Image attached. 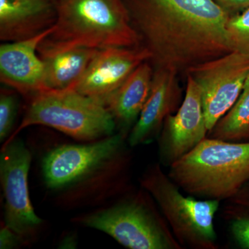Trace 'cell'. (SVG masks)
<instances>
[{
	"mask_svg": "<svg viewBox=\"0 0 249 249\" xmlns=\"http://www.w3.org/2000/svg\"><path fill=\"white\" fill-rule=\"evenodd\" d=\"M19 93L5 86L0 91V141L5 142L12 135L19 108Z\"/></svg>",
	"mask_w": 249,
	"mask_h": 249,
	"instance_id": "obj_20",
	"label": "cell"
},
{
	"mask_svg": "<svg viewBox=\"0 0 249 249\" xmlns=\"http://www.w3.org/2000/svg\"><path fill=\"white\" fill-rule=\"evenodd\" d=\"M154 71L150 61L139 65L106 106L115 121L116 132L127 139L150 95Z\"/></svg>",
	"mask_w": 249,
	"mask_h": 249,
	"instance_id": "obj_15",
	"label": "cell"
},
{
	"mask_svg": "<svg viewBox=\"0 0 249 249\" xmlns=\"http://www.w3.org/2000/svg\"><path fill=\"white\" fill-rule=\"evenodd\" d=\"M168 175L196 199L227 201L249 181V142L206 137L170 165Z\"/></svg>",
	"mask_w": 249,
	"mask_h": 249,
	"instance_id": "obj_4",
	"label": "cell"
},
{
	"mask_svg": "<svg viewBox=\"0 0 249 249\" xmlns=\"http://www.w3.org/2000/svg\"><path fill=\"white\" fill-rule=\"evenodd\" d=\"M31 152L21 139L4 142L0 153V181L4 196V223L26 244L37 235L44 222L29 197L28 175Z\"/></svg>",
	"mask_w": 249,
	"mask_h": 249,
	"instance_id": "obj_8",
	"label": "cell"
},
{
	"mask_svg": "<svg viewBox=\"0 0 249 249\" xmlns=\"http://www.w3.org/2000/svg\"><path fill=\"white\" fill-rule=\"evenodd\" d=\"M154 68L185 73L232 52L229 15L214 0H124Z\"/></svg>",
	"mask_w": 249,
	"mask_h": 249,
	"instance_id": "obj_1",
	"label": "cell"
},
{
	"mask_svg": "<svg viewBox=\"0 0 249 249\" xmlns=\"http://www.w3.org/2000/svg\"><path fill=\"white\" fill-rule=\"evenodd\" d=\"M101 49L73 47L38 53L44 62L47 89H73Z\"/></svg>",
	"mask_w": 249,
	"mask_h": 249,
	"instance_id": "obj_16",
	"label": "cell"
},
{
	"mask_svg": "<svg viewBox=\"0 0 249 249\" xmlns=\"http://www.w3.org/2000/svg\"><path fill=\"white\" fill-rule=\"evenodd\" d=\"M52 28L39 35L0 46V81L26 100L47 89L44 62L37 49Z\"/></svg>",
	"mask_w": 249,
	"mask_h": 249,
	"instance_id": "obj_12",
	"label": "cell"
},
{
	"mask_svg": "<svg viewBox=\"0 0 249 249\" xmlns=\"http://www.w3.org/2000/svg\"><path fill=\"white\" fill-rule=\"evenodd\" d=\"M227 201L223 217L231 222V231L237 244L249 249V186L245 185Z\"/></svg>",
	"mask_w": 249,
	"mask_h": 249,
	"instance_id": "obj_18",
	"label": "cell"
},
{
	"mask_svg": "<svg viewBox=\"0 0 249 249\" xmlns=\"http://www.w3.org/2000/svg\"><path fill=\"white\" fill-rule=\"evenodd\" d=\"M186 91L181 106L166 118L159 135L160 161L170 166L191 151L209 133L199 85L186 76Z\"/></svg>",
	"mask_w": 249,
	"mask_h": 249,
	"instance_id": "obj_10",
	"label": "cell"
},
{
	"mask_svg": "<svg viewBox=\"0 0 249 249\" xmlns=\"http://www.w3.org/2000/svg\"><path fill=\"white\" fill-rule=\"evenodd\" d=\"M25 244L22 237L14 231L6 227L4 224L1 225L0 230V249H16Z\"/></svg>",
	"mask_w": 249,
	"mask_h": 249,
	"instance_id": "obj_21",
	"label": "cell"
},
{
	"mask_svg": "<svg viewBox=\"0 0 249 249\" xmlns=\"http://www.w3.org/2000/svg\"><path fill=\"white\" fill-rule=\"evenodd\" d=\"M227 34L232 52L249 55V7L229 16Z\"/></svg>",
	"mask_w": 249,
	"mask_h": 249,
	"instance_id": "obj_19",
	"label": "cell"
},
{
	"mask_svg": "<svg viewBox=\"0 0 249 249\" xmlns=\"http://www.w3.org/2000/svg\"><path fill=\"white\" fill-rule=\"evenodd\" d=\"M207 137L229 142H249V74L235 105L209 131Z\"/></svg>",
	"mask_w": 249,
	"mask_h": 249,
	"instance_id": "obj_17",
	"label": "cell"
},
{
	"mask_svg": "<svg viewBox=\"0 0 249 249\" xmlns=\"http://www.w3.org/2000/svg\"><path fill=\"white\" fill-rule=\"evenodd\" d=\"M56 20L37 53L142 45L124 0H54Z\"/></svg>",
	"mask_w": 249,
	"mask_h": 249,
	"instance_id": "obj_3",
	"label": "cell"
},
{
	"mask_svg": "<svg viewBox=\"0 0 249 249\" xmlns=\"http://www.w3.org/2000/svg\"><path fill=\"white\" fill-rule=\"evenodd\" d=\"M56 20L54 0H0V40L30 38L53 27Z\"/></svg>",
	"mask_w": 249,
	"mask_h": 249,
	"instance_id": "obj_14",
	"label": "cell"
},
{
	"mask_svg": "<svg viewBox=\"0 0 249 249\" xmlns=\"http://www.w3.org/2000/svg\"><path fill=\"white\" fill-rule=\"evenodd\" d=\"M229 16L249 7V0H214Z\"/></svg>",
	"mask_w": 249,
	"mask_h": 249,
	"instance_id": "obj_22",
	"label": "cell"
},
{
	"mask_svg": "<svg viewBox=\"0 0 249 249\" xmlns=\"http://www.w3.org/2000/svg\"><path fill=\"white\" fill-rule=\"evenodd\" d=\"M150 58L151 55L142 45L101 49L71 89L107 106L134 70L144 62L150 61Z\"/></svg>",
	"mask_w": 249,
	"mask_h": 249,
	"instance_id": "obj_11",
	"label": "cell"
},
{
	"mask_svg": "<svg viewBox=\"0 0 249 249\" xmlns=\"http://www.w3.org/2000/svg\"><path fill=\"white\" fill-rule=\"evenodd\" d=\"M123 134L87 144H63L42 159V178L54 201L67 209L100 206L129 191L132 157Z\"/></svg>",
	"mask_w": 249,
	"mask_h": 249,
	"instance_id": "obj_2",
	"label": "cell"
},
{
	"mask_svg": "<svg viewBox=\"0 0 249 249\" xmlns=\"http://www.w3.org/2000/svg\"><path fill=\"white\" fill-rule=\"evenodd\" d=\"M178 76L173 70L155 68L150 95L127 137L129 146L157 138L166 118L178 110L183 99Z\"/></svg>",
	"mask_w": 249,
	"mask_h": 249,
	"instance_id": "obj_13",
	"label": "cell"
},
{
	"mask_svg": "<svg viewBox=\"0 0 249 249\" xmlns=\"http://www.w3.org/2000/svg\"><path fill=\"white\" fill-rule=\"evenodd\" d=\"M139 181L142 188L158 204L182 248H218L214 218L220 201L183 196L180 188L163 173L160 163L150 165Z\"/></svg>",
	"mask_w": 249,
	"mask_h": 249,
	"instance_id": "obj_7",
	"label": "cell"
},
{
	"mask_svg": "<svg viewBox=\"0 0 249 249\" xmlns=\"http://www.w3.org/2000/svg\"><path fill=\"white\" fill-rule=\"evenodd\" d=\"M249 74V55L231 52L192 67L186 72L201 91L209 132L238 99Z\"/></svg>",
	"mask_w": 249,
	"mask_h": 249,
	"instance_id": "obj_9",
	"label": "cell"
},
{
	"mask_svg": "<svg viewBox=\"0 0 249 249\" xmlns=\"http://www.w3.org/2000/svg\"><path fill=\"white\" fill-rule=\"evenodd\" d=\"M145 190L129 191L107 204L80 214L72 222L101 231L130 249H181L168 222Z\"/></svg>",
	"mask_w": 249,
	"mask_h": 249,
	"instance_id": "obj_5",
	"label": "cell"
},
{
	"mask_svg": "<svg viewBox=\"0 0 249 249\" xmlns=\"http://www.w3.org/2000/svg\"><path fill=\"white\" fill-rule=\"evenodd\" d=\"M27 102L22 121L8 140L34 125L51 127L88 142L101 140L116 132L115 121L106 106L76 90L47 89Z\"/></svg>",
	"mask_w": 249,
	"mask_h": 249,
	"instance_id": "obj_6",
	"label": "cell"
}]
</instances>
